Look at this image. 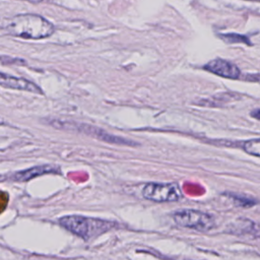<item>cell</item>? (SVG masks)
I'll return each mask as SVG.
<instances>
[{"label":"cell","mask_w":260,"mask_h":260,"mask_svg":"<svg viewBox=\"0 0 260 260\" xmlns=\"http://www.w3.org/2000/svg\"><path fill=\"white\" fill-rule=\"evenodd\" d=\"M0 30L21 39L41 40L52 36L55 27L39 14L23 13L11 17H0Z\"/></svg>","instance_id":"cell-1"},{"label":"cell","mask_w":260,"mask_h":260,"mask_svg":"<svg viewBox=\"0 0 260 260\" xmlns=\"http://www.w3.org/2000/svg\"><path fill=\"white\" fill-rule=\"evenodd\" d=\"M59 223L72 234L81 237L84 240L101 235L113 226V223L110 221L74 214L61 217Z\"/></svg>","instance_id":"cell-2"},{"label":"cell","mask_w":260,"mask_h":260,"mask_svg":"<svg viewBox=\"0 0 260 260\" xmlns=\"http://www.w3.org/2000/svg\"><path fill=\"white\" fill-rule=\"evenodd\" d=\"M50 124L58 129H63V130H72V131H77V132H82L86 135H89L93 138H96L99 140L108 142V143H114V144H120V145H137V143H135L132 140L126 139L124 137H120V136H116V135H112L111 133L107 132L106 130L92 126V125H88V124H84V123H77V122H68V121H59V120H53L50 122Z\"/></svg>","instance_id":"cell-3"},{"label":"cell","mask_w":260,"mask_h":260,"mask_svg":"<svg viewBox=\"0 0 260 260\" xmlns=\"http://www.w3.org/2000/svg\"><path fill=\"white\" fill-rule=\"evenodd\" d=\"M173 218L179 226L198 232H208L214 226V219L211 215L194 209L178 210L173 214Z\"/></svg>","instance_id":"cell-4"},{"label":"cell","mask_w":260,"mask_h":260,"mask_svg":"<svg viewBox=\"0 0 260 260\" xmlns=\"http://www.w3.org/2000/svg\"><path fill=\"white\" fill-rule=\"evenodd\" d=\"M142 196L154 202H173L182 198L177 183H148L142 188Z\"/></svg>","instance_id":"cell-5"},{"label":"cell","mask_w":260,"mask_h":260,"mask_svg":"<svg viewBox=\"0 0 260 260\" xmlns=\"http://www.w3.org/2000/svg\"><path fill=\"white\" fill-rule=\"evenodd\" d=\"M203 68L215 75L230 79H237L241 74V71L237 65L220 58L209 61L204 65Z\"/></svg>","instance_id":"cell-6"},{"label":"cell","mask_w":260,"mask_h":260,"mask_svg":"<svg viewBox=\"0 0 260 260\" xmlns=\"http://www.w3.org/2000/svg\"><path fill=\"white\" fill-rule=\"evenodd\" d=\"M0 86L5 88H10V89L24 90L32 93L43 94L42 88L36 83H34L32 81L22 77H16L13 75L2 73V72H0Z\"/></svg>","instance_id":"cell-7"},{"label":"cell","mask_w":260,"mask_h":260,"mask_svg":"<svg viewBox=\"0 0 260 260\" xmlns=\"http://www.w3.org/2000/svg\"><path fill=\"white\" fill-rule=\"evenodd\" d=\"M59 169L56 166L52 165H43V166H37L32 167L23 171L16 172L11 175L10 179L12 181H17V182H25L28 180H31L36 177L43 176L46 174H55L58 173Z\"/></svg>","instance_id":"cell-8"},{"label":"cell","mask_w":260,"mask_h":260,"mask_svg":"<svg viewBox=\"0 0 260 260\" xmlns=\"http://www.w3.org/2000/svg\"><path fill=\"white\" fill-rule=\"evenodd\" d=\"M231 229H233L234 231H231L230 233L237 235H251L254 236L256 239L259 235L258 225L254 221H251L247 218H240V220L236 221L234 223V226Z\"/></svg>","instance_id":"cell-9"},{"label":"cell","mask_w":260,"mask_h":260,"mask_svg":"<svg viewBox=\"0 0 260 260\" xmlns=\"http://www.w3.org/2000/svg\"><path fill=\"white\" fill-rule=\"evenodd\" d=\"M243 149L247 153L258 157L260 155V140H259V138H254V139L244 141Z\"/></svg>","instance_id":"cell-10"},{"label":"cell","mask_w":260,"mask_h":260,"mask_svg":"<svg viewBox=\"0 0 260 260\" xmlns=\"http://www.w3.org/2000/svg\"><path fill=\"white\" fill-rule=\"evenodd\" d=\"M219 37L226 43L233 44V43H245L248 45H251L249 39L246 36L238 35V34H225V35H219Z\"/></svg>","instance_id":"cell-11"},{"label":"cell","mask_w":260,"mask_h":260,"mask_svg":"<svg viewBox=\"0 0 260 260\" xmlns=\"http://www.w3.org/2000/svg\"><path fill=\"white\" fill-rule=\"evenodd\" d=\"M232 198L234 199V201L241 205V206H251V205H254L256 204V201H254L253 199H249V198H244V197H238V196H235L233 195Z\"/></svg>","instance_id":"cell-12"},{"label":"cell","mask_w":260,"mask_h":260,"mask_svg":"<svg viewBox=\"0 0 260 260\" xmlns=\"http://www.w3.org/2000/svg\"><path fill=\"white\" fill-rule=\"evenodd\" d=\"M259 112H260V110H259V109H256L254 112H252V113H251V116H254V118H255V119H259V118H260V116H259Z\"/></svg>","instance_id":"cell-13"},{"label":"cell","mask_w":260,"mask_h":260,"mask_svg":"<svg viewBox=\"0 0 260 260\" xmlns=\"http://www.w3.org/2000/svg\"><path fill=\"white\" fill-rule=\"evenodd\" d=\"M23 1H28V2H30V3H41V2H43L44 0H23Z\"/></svg>","instance_id":"cell-14"},{"label":"cell","mask_w":260,"mask_h":260,"mask_svg":"<svg viewBox=\"0 0 260 260\" xmlns=\"http://www.w3.org/2000/svg\"><path fill=\"white\" fill-rule=\"evenodd\" d=\"M5 123V121L0 117V125H2V124H4Z\"/></svg>","instance_id":"cell-15"}]
</instances>
